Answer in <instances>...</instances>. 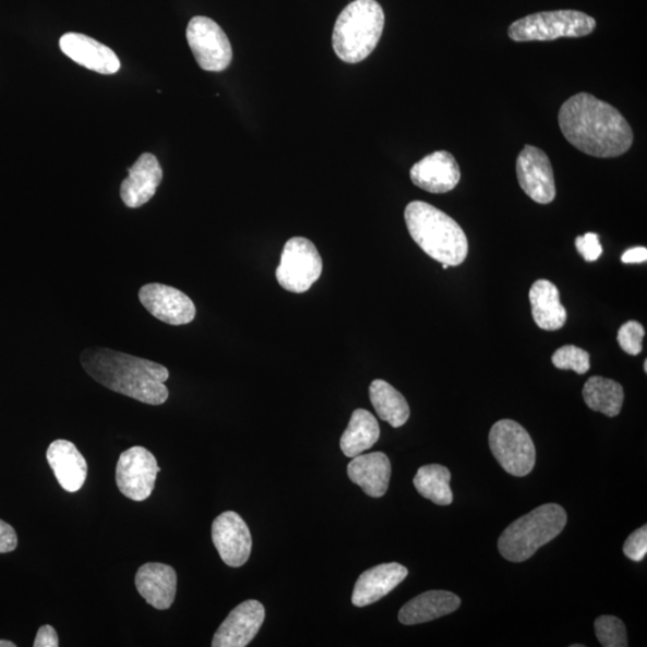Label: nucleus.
Instances as JSON below:
<instances>
[{
	"label": "nucleus",
	"mask_w": 647,
	"mask_h": 647,
	"mask_svg": "<svg viewBox=\"0 0 647 647\" xmlns=\"http://www.w3.org/2000/svg\"><path fill=\"white\" fill-rule=\"evenodd\" d=\"M85 372L115 393L161 406L169 397L165 366L107 348L85 349L81 356Z\"/></svg>",
	"instance_id": "2"
},
{
	"label": "nucleus",
	"mask_w": 647,
	"mask_h": 647,
	"mask_svg": "<svg viewBox=\"0 0 647 647\" xmlns=\"http://www.w3.org/2000/svg\"><path fill=\"white\" fill-rule=\"evenodd\" d=\"M443 268H444V271H446V268H448V265L447 264H443Z\"/></svg>",
	"instance_id": "39"
},
{
	"label": "nucleus",
	"mask_w": 647,
	"mask_h": 647,
	"mask_svg": "<svg viewBox=\"0 0 647 647\" xmlns=\"http://www.w3.org/2000/svg\"><path fill=\"white\" fill-rule=\"evenodd\" d=\"M451 472L441 464H430L421 467L415 476L414 486L417 491L432 503L441 506H448L454 503V494L451 491Z\"/></svg>",
	"instance_id": "27"
},
{
	"label": "nucleus",
	"mask_w": 647,
	"mask_h": 647,
	"mask_svg": "<svg viewBox=\"0 0 647 647\" xmlns=\"http://www.w3.org/2000/svg\"><path fill=\"white\" fill-rule=\"evenodd\" d=\"M17 535L10 524L0 519V554L14 552L17 548Z\"/></svg>",
	"instance_id": "33"
},
{
	"label": "nucleus",
	"mask_w": 647,
	"mask_h": 647,
	"mask_svg": "<svg viewBox=\"0 0 647 647\" xmlns=\"http://www.w3.org/2000/svg\"><path fill=\"white\" fill-rule=\"evenodd\" d=\"M566 524V511L560 505L537 507L512 523L500 536L499 552L511 563H523L563 532Z\"/></svg>",
	"instance_id": "5"
},
{
	"label": "nucleus",
	"mask_w": 647,
	"mask_h": 647,
	"mask_svg": "<svg viewBox=\"0 0 647 647\" xmlns=\"http://www.w3.org/2000/svg\"><path fill=\"white\" fill-rule=\"evenodd\" d=\"M160 470L151 451L142 446L131 447L120 455L117 464L119 491L133 502H144L152 495Z\"/></svg>",
	"instance_id": "10"
},
{
	"label": "nucleus",
	"mask_w": 647,
	"mask_h": 647,
	"mask_svg": "<svg viewBox=\"0 0 647 647\" xmlns=\"http://www.w3.org/2000/svg\"><path fill=\"white\" fill-rule=\"evenodd\" d=\"M532 319L547 332H556L566 324L567 312L560 302V292L548 279H539L530 289Z\"/></svg>",
	"instance_id": "23"
},
{
	"label": "nucleus",
	"mask_w": 647,
	"mask_h": 647,
	"mask_svg": "<svg viewBox=\"0 0 647 647\" xmlns=\"http://www.w3.org/2000/svg\"><path fill=\"white\" fill-rule=\"evenodd\" d=\"M265 619L264 606L254 600L242 602L231 610L215 633L214 647H245L260 632Z\"/></svg>",
	"instance_id": "14"
},
{
	"label": "nucleus",
	"mask_w": 647,
	"mask_h": 647,
	"mask_svg": "<svg viewBox=\"0 0 647 647\" xmlns=\"http://www.w3.org/2000/svg\"><path fill=\"white\" fill-rule=\"evenodd\" d=\"M596 29V21L576 10L539 12L511 24L508 36L517 43L583 38Z\"/></svg>",
	"instance_id": "6"
},
{
	"label": "nucleus",
	"mask_w": 647,
	"mask_h": 647,
	"mask_svg": "<svg viewBox=\"0 0 647 647\" xmlns=\"http://www.w3.org/2000/svg\"><path fill=\"white\" fill-rule=\"evenodd\" d=\"M163 168L153 154H143L129 169L120 187V197L131 209L148 203L163 181Z\"/></svg>",
	"instance_id": "17"
},
{
	"label": "nucleus",
	"mask_w": 647,
	"mask_h": 647,
	"mask_svg": "<svg viewBox=\"0 0 647 647\" xmlns=\"http://www.w3.org/2000/svg\"><path fill=\"white\" fill-rule=\"evenodd\" d=\"M178 577L173 567L149 563L136 575V588L148 604L158 610L172 607L177 595Z\"/></svg>",
	"instance_id": "20"
},
{
	"label": "nucleus",
	"mask_w": 647,
	"mask_h": 647,
	"mask_svg": "<svg viewBox=\"0 0 647 647\" xmlns=\"http://www.w3.org/2000/svg\"><path fill=\"white\" fill-rule=\"evenodd\" d=\"M381 436V427L373 415L364 409L352 412L346 432L340 438L344 454L354 458L372 448Z\"/></svg>",
	"instance_id": "24"
},
{
	"label": "nucleus",
	"mask_w": 647,
	"mask_h": 647,
	"mask_svg": "<svg viewBox=\"0 0 647 647\" xmlns=\"http://www.w3.org/2000/svg\"><path fill=\"white\" fill-rule=\"evenodd\" d=\"M59 639L56 630L50 625L41 626L36 634L34 647H58Z\"/></svg>",
	"instance_id": "34"
},
{
	"label": "nucleus",
	"mask_w": 647,
	"mask_h": 647,
	"mask_svg": "<svg viewBox=\"0 0 647 647\" xmlns=\"http://www.w3.org/2000/svg\"><path fill=\"white\" fill-rule=\"evenodd\" d=\"M559 125L575 148L590 156L618 157L633 144V131L624 116L588 93L572 96L560 108Z\"/></svg>",
	"instance_id": "1"
},
{
	"label": "nucleus",
	"mask_w": 647,
	"mask_h": 647,
	"mask_svg": "<svg viewBox=\"0 0 647 647\" xmlns=\"http://www.w3.org/2000/svg\"><path fill=\"white\" fill-rule=\"evenodd\" d=\"M644 371L647 372V361L644 363Z\"/></svg>",
	"instance_id": "38"
},
{
	"label": "nucleus",
	"mask_w": 647,
	"mask_h": 647,
	"mask_svg": "<svg viewBox=\"0 0 647 647\" xmlns=\"http://www.w3.org/2000/svg\"><path fill=\"white\" fill-rule=\"evenodd\" d=\"M322 272L321 254L311 240L296 237L287 241L276 271L280 287L300 295L311 289Z\"/></svg>",
	"instance_id": "7"
},
{
	"label": "nucleus",
	"mask_w": 647,
	"mask_h": 647,
	"mask_svg": "<svg viewBox=\"0 0 647 647\" xmlns=\"http://www.w3.org/2000/svg\"><path fill=\"white\" fill-rule=\"evenodd\" d=\"M460 607V598L448 591H427L412 598L399 610L400 624L412 626L426 624L439 618L456 612Z\"/></svg>",
	"instance_id": "21"
},
{
	"label": "nucleus",
	"mask_w": 647,
	"mask_h": 647,
	"mask_svg": "<svg viewBox=\"0 0 647 647\" xmlns=\"http://www.w3.org/2000/svg\"><path fill=\"white\" fill-rule=\"evenodd\" d=\"M583 398L591 410L615 418L624 406L625 393L618 382L603 376H591L583 388Z\"/></svg>",
	"instance_id": "26"
},
{
	"label": "nucleus",
	"mask_w": 647,
	"mask_h": 647,
	"mask_svg": "<svg viewBox=\"0 0 647 647\" xmlns=\"http://www.w3.org/2000/svg\"><path fill=\"white\" fill-rule=\"evenodd\" d=\"M624 553L625 555L639 563L647 553V527L639 528L638 530L634 531L630 535L627 541L624 544Z\"/></svg>",
	"instance_id": "31"
},
{
	"label": "nucleus",
	"mask_w": 647,
	"mask_h": 647,
	"mask_svg": "<svg viewBox=\"0 0 647 647\" xmlns=\"http://www.w3.org/2000/svg\"><path fill=\"white\" fill-rule=\"evenodd\" d=\"M46 457L60 487L69 493L79 492L87 480L88 464L76 445L59 439L48 447Z\"/></svg>",
	"instance_id": "18"
},
{
	"label": "nucleus",
	"mask_w": 647,
	"mask_h": 647,
	"mask_svg": "<svg viewBox=\"0 0 647 647\" xmlns=\"http://www.w3.org/2000/svg\"><path fill=\"white\" fill-rule=\"evenodd\" d=\"M348 476L366 494L382 498L388 490L391 462L383 453L361 454L349 463Z\"/></svg>",
	"instance_id": "22"
},
{
	"label": "nucleus",
	"mask_w": 647,
	"mask_h": 647,
	"mask_svg": "<svg viewBox=\"0 0 647 647\" xmlns=\"http://www.w3.org/2000/svg\"><path fill=\"white\" fill-rule=\"evenodd\" d=\"M60 50L73 62L101 75H113L121 64L111 48L80 33H67L60 38Z\"/></svg>",
	"instance_id": "16"
},
{
	"label": "nucleus",
	"mask_w": 647,
	"mask_h": 647,
	"mask_svg": "<svg viewBox=\"0 0 647 647\" xmlns=\"http://www.w3.org/2000/svg\"><path fill=\"white\" fill-rule=\"evenodd\" d=\"M384 10L376 0H354L340 12L333 33L337 57L348 64L368 58L382 38Z\"/></svg>",
	"instance_id": "4"
},
{
	"label": "nucleus",
	"mask_w": 647,
	"mask_h": 647,
	"mask_svg": "<svg viewBox=\"0 0 647 647\" xmlns=\"http://www.w3.org/2000/svg\"><path fill=\"white\" fill-rule=\"evenodd\" d=\"M596 637L604 647H627V631L619 618L603 615L595 621Z\"/></svg>",
	"instance_id": "28"
},
{
	"label": "nucleus",
	"mask_w": 647,
	"mask_h": 647,
	"mask_svg": "<svg viewBox=\"0 0 647 647\" xmlns=\"http://www.w3.org/2000/svg\"><path fill=\"white\" fill-rule=\"evenodd\" d=\"M213 542L229 567H241L250 559L252 537L248 524L235 511L224 512L213 523Z\"/></svg>",
	"instance_id": "12"
},
{
	"label": "nucleus",
	"mask_w": 647,
	"mask_h": 647,
	"mask_svg": "<svg viewBox=\"0 0 647 647\" xmlns=\"http://www.w3.org/2000/svg\"><path fill=\"white\" fill-rule=\"evenodd\" d=\"M576 248L586 262H596L603 252L600 237L595 233H586L576 239Z\"/></svg>",
	"instance_id": "32"
},
{
	"label": "nucleus",
	"mask_w": 647,
	"mask_h": 647,
	"mask_svg": "<svg viewBox=\"0 0 647 647\" xmlns=\"http://www.w3.org/2000/svg\"><path fill=\"white\" fill-rule=\"evenodd\" d=\"M584 646H585V645H583V644H582V645H578V644L571 645V647H584Z\"/></svg>",
	"instance_id": "37"
},
{
	"label": "nucleus",
	"mask_w": 647,
	"mask_h": 647,
	"mask_svg": "<svg viewBox=\"0 0 647 647\" xmlns=\"http://www.w3.org/2000/svg\"><path fill=\"white\" fill-rule=\"evenodd\" d=\"M414 185L431 192L453 191L460 181V168L453 154L439 151L427 155L410 169Z\"/></svg>",
	"instance_id": "15"
},
{
	"label": "nucleus",
	"mask_w": 647,
	"mask_h": 647,
	"mask_svg": "<svg viewBox=\"0 0 647 647\" xmlns=\"http://www.w3.org/2000/svg\"><path fill=\"white\" fill-rule=\"evenodd\" d=\"M370 398L378 417L394 429L405 426L410 418L407 399L393 385L376 380L370 386Z\"/></svg>",
	"instance_id": "25"
},
{
	"label": "nucleus",
	"mask_w": 647,
	"mask_h": 647,
	"mask_svg": "<svg viewBox=\"0 0 647 647\" xmlns=\"http://www.w3.org/2000/svg\"><path fill=\"white\" fill-rule=\"evenodd\" d=\"M407 576L408 570L396 563L364 571L354 588L351 602L360 608L373 604L396 589Z\"/></svg>",
	"instance_id": "19"
},
{
	"label": "nucleus",
	"mask_w": 647,
	"mask_h": 647,
	"mask_svg": "<svg viewBox=\"0 0 647 647\" xmlns=\"http://www.w3.org/2000/svg\"><path fill=\"white\" fill-rule=\"evenodd\" d=\"M492 454L510 475L524 478L536 463L532 439L522 424L512 420L498 421L490 432Z\"/></svg>",
	"instance_id": "8"
},
{
	"label": "nucleus",
	"mask_w": 647,
	"mask_h": 647,
	"mask_svg": "<svg viewBox=\"0 0 647 647\" xmlns=\"http://www.w3.org/2000/svg\"><path fill=\"white\" fill-rule=\"evenodd\" d=\"M187 38L203 70L221 72L230 65L233 50L224 29L212 19L193 17L188 26Z\"/></svg>",
	"instance_id": "9"
},
{
	"label": "nucleus",
	"mask_w": 647,
	"mask_h": 647,
	"mask_svg": "<svg viewBox=\"0 0 647 647\" xmlns=\"http://www.w3.org/2000/svg\"><path fill=\"white\" fill-rule=\"evenodd\" d=\"M0 647H16V644L9 640H0Z\"/></svg>",
	"instance_id": "36"
},
{
	"label": "nucleus",
	"mask_w": 647,
	"mask_h": 647,
	"mask_svg": "<svg viewBox=\"0 0 647 647\" xmlns=\"http://www.w3.org/2000/svg\"><path fill=\"white\" fill-rule=\"evenodd\" d=\"M409 235L431 259L448 266H458L468 257L466 233L455 219L435 206L415 201L405 213Z\"/></svg>",
	"instance_id": "3"
},
{
	"label": "nucleus",
	"mask_w": 647,
	"mask_h": 647,
	"mask_svg": "<svg viewBox=\"0 0 647 647\" xmlns=\"http://www.w3.org/2000/svg\"><path fill=\"white\" fill-rule=\"evenodd\" d=\"M516 169L520 188L534 202L549 204L555 200L553 166L543 151L525 145L517 158Z\"/></svg>",
	"instance_id": "11"
},
{
	"label": "nucleus",
	"mask_w": 647,
	"mask_h": 647,
	"mask_svg": "<svg viewBox=\"0 0 647 647\" xmlns=\"http://www.w3.org/2000/svg\"><path fill=\"white\" fill-rule=\"evenodd\" d=\"M625 264H640L647 261V250L645 248H633L627 250L621 257Z\"/></svg>",
	"instance_id": "35"
},
{
	"label": "nucleus",
	"mask_w": 647,
	"mask_h": 647,
	"mask_svg": "<svg viewBox=\"0 0 647 647\" xmlns=\"http://www.w3.org/2000/svg\"><path fill=\"white\" fill-rule=\"evenodd\" d=\"M556 369L585 374L590 370V354L576 346L561 347L552 358Z\"/></svg>",
	"instance_id": "29"
},
{
	"label": "nucleus",
	"mask_w": 647,
	"mask_h": 647,
	"mask_svg": "<svg viewBox=\"0 0 647 647\" xmlns=\"http://www.w3.org/2000/svg\"><path fill=\"white\" fill-rule=\"evenodd\" d=\"M645 328L638 322H627L622 325L618 333V342L622 350L630 356H639L643 350Z\"/></svg>",
	"instance_id": "30"
},
{
	"label": "nucleus",
	"mask_w": 647,
	"mask_h": 647,
	"mask_svg": "<svg viewBox=\"0 0 647 647\" xmlns=\"http://www.w3.org/2000/svg\"><path fill=\"white\" fill-rule=\"evenodd\" d=\"M139 298L146 311L168 325H187L194 320L193 301L177 288L161 284L145 285L140 289Z\"/></svg>",
	"instance_id": "13"
}]
</instances>
